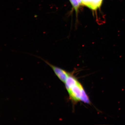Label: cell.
<instances>
[{"label":"cell","mask_w":125,"mask_h":125,"mask_svg":"<svg viewBox=\"0 0 125 125\" xmlns=\"http://www.w3.org/2000/svg\"><path fill=\"white\" fill-rule=\"evenodd\" d=\"M66 88L70 98L73 101L76 103L81 101L82 92L84 88L79 82Z\"/></svg>","instance_id":"1"},{"label":"cell","mask_w":125,"mask_h":125,"mask_svg":"<svg viewBox=\"0 0 125 125\" xmlns=\"http://www.w3.org/2000/svg\"><path fill=\"white\" fill-rule=\"evenodd\" d=\"M42 60L46 63L49 65L52 69L54 71L55 74L56 75L59 79L62 82L65 83L67 80V78L69 76L70 74L68 72L65 70L59 68L58 67L54 66L52 64L46 60H44L41 58H40Z\"/></svg>","instance_id":"2"},{"label":"cell","mask_w":125,"mask_h":125,"mask_svg":"<svg viewBox=\"0 0 125 125\" xmlns=\"http://www.w3.org/2000/svg\"><path fill=\"white\" fill-rule=\"evenodd\" d=\"M103 0H90L89 8L93 10L99 9L102 4Z\"/></svg>","instance_id":"3"},{"label":"cell","mask_w":125,"mask_h":125,"mask_svg":"<svg viewBox=\"0 0 125 125\" xmlns=\"http://www.w3.org/2000/svg\"><path fill=\"white\" fill-rule=\"evenodd\" d=\"M73 7L75 11L77 16L79 12V9L80 4L77 0H69Z\"/></svg>","instance_id":"4"},{"label":"cell","mask_w":125,"mask_h":125,"mask_svg":"<svg viewBox=\"0 0 125 125\" xmlns=\"http://www.w3.org/2000/svg\"><path fill=\"white\" fill-rule=\"evenodd\" d=\"M81 101L83 102L84 103L87 104H90V101L88 97L87 94L86 93L84 89L83 90L82 95H81Z\"/></svg>","instance_id":"5"},{"label":"cell","mask_w":125,"mask_h":125,"mask_svg":"<svg viewBox=\"0 0 125 125\" xmlns=\"http://www.w3.org/2000/svg\"><path fill=\"white\" fill-rule=\"evenodd\" d=\"M82 5L89 8L90 4V0H82Z\"/></svg>","instance_id":"6"},{"label":"cell","mask_w":125,"mask_h":125,"mask_svg":"<svg viewBox=\"0 0 125 125\" xmlns=\"http://www.w3.org/2000/svg\"><path fill=\"white\" fill-rule=\"evenodd\" d=\"M78 1V2L80 4V5H82V0H77Z\"/></svg>","instance_id":"7"}]
</instances>
